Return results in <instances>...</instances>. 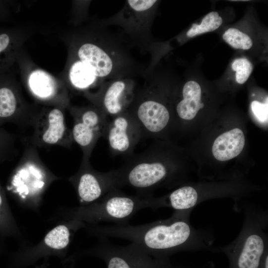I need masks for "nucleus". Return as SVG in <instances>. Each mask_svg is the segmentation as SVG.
<instances>
[{"label": "nucleus", "mask_w": 268, "mask_h": 268, "mask_svg": "<svg viewBox=\"0 0 268 268\" xmlns=\"http://www.w3.org/2000/svg\"><path fill=\"white\" fill-rule=\"evenodd\" d=\"M192 210H175L168 219L140 225H87L85 227L89 233L99 238L111 237L130 241L145 254L163 261H167L169 256L181 251L217 252V248L213 246L212 232L192 225L190 216Z\"/></svg>", "instance_id": "nucleus-1"}, {"label": "nucleus", "mask_w": 268, "mask_h": 268, "mask_svg": "<svg viewBox=\"0 0 268 268\" xmlns=\"http://www.w3.org/2000/svg\"><path fill=\"white\" fill-rule=\"evenodd\" d=\"M244 222L237 237L230 244L217 248L229 261V268H259L268 252V213L252 205L243 206Z\"/></svg>", "instance_id": "nucleus-2"}, {"label": "nucleus", "mask_w": 268, "mask_h": 268, "mask_svg": "<svg viewBox=\"0 0 268 268\" xmlns=\"http://www.w3.org/2000/svg\"><path fill=\"white\" fill-rule=\"evenodd\" d=\"M147 207L155 209V198L129 196L114 188L92 203L63 210L59 214L64 220H76L88 225L102 221L126 225L136 212Z\"/></svg>", "instance_id": "nucleus-3"}, {"label": "nucleus", "mask_w": 268, "mask_h": 268, "mask_svg": "<svg viewBox=\"0 0 268 268\" xmlns=\"http://www.w3.org/2000/svg\"><path fill=\"white\" fill-rule=\"evenodd\" d=\"M58 179L42 162L36 147L31 145L12 172L7 190L21 205L37 210L47 189Z\"/></svg>", "instance_id": "nucleus-4"}, {"label": "nucleus", "mask_w": 268, "mask_h": 268, "mask_svg": "<svg viewBox=\"0 0 268 268\" xmlns=\"http://www.w3.org/2000/svg\"><path fill=\"white\" fill-rule=\"evenodd\" d=\"M72 114L73 140L82 150V160H89L98 140L104 136L109 119L96 107L74 109Z\"/></svg>", "instance_id": "nucleus-5"}, {"label": "nucleus", "mask_w": 268, "mask_h": 268, "mask_svg": "<svg viewBox=\"0 0 268 268\" xmlns=\"http://www.w3.org/2000/svg\"><path fill=\"white\" fill-rule=\"evenodd\" d=\"M34 132L30 138L35 147L60 145L70 147L73 141L71 131L67 127L63 112L53 108L31 120Z\"/></svg>", "instance_id": "nucleus-6"}, {"label": "nucleus", "mask_w": 268, "mask_h": 268, "mask_svg": "<svg viewBox=\"0 0 268 268\" xmlns=\"http://www.w3.org/2000/svg\"><path fill=\"white\" fill-rule=\"evenodd\" d=\"M104 137L113 155H130L142 135L139 125L127 110L108 119Z\"/></svg>", "instance_id": "nucleus-7"}, {"label": "nucleus", "mask_w": 268, "mask_h": 268, "mask_svg": "<svg viewBox=\"0 0 268 268\" xmlns=\"http://www.w3.org/2000/svg\"><path fill=\"white\" fill-rule=\"evenodd\" d=\"M140 129L142 137L159 134L168 125L170 114L166 107L144 91L134 99L128 109Z\"/></svg>", "instance_id": "nucleus-8"}, {"label": "nucleus", "mask_w": 268, "mask_h": 268, "mask_svg": "<svg viewBox=\"0 0 268 268\" xmlns=\"http://www.w3.org/2000/svg\"><path fill=\"white\" fill-rule=\"evenodd\" d=\"M74 187L80 205L92 203L114 188L107 172L91 167L89 160H82L78 171L68 179Z\"/></svg>", "instance_id": "nucleus-9"}, {"label": "nucleus", "mask_w": 268, "mask_h": 268, "mask_svg": "<svg viewBox=\"0 0 268 268\" xmlns=\"http://www.w3.org/2000/svg\"><path fill=\"white\" fill-rule=\"evenodd\" d=\"M134 96L133 81L118 78L105 83L95 96L94 102L96 108L109 119L127 111Z\"/></svg>", "instance_id": "nucleus-10"}, {"label": "nucleus", "mask_w": 268, "mask_h": 268, "mask_svg": "<svg viewBox=\"0 0 268 268\" xmlns=\"http://www.w3.org/2000/svg\"><path fill=\"white\" fill-rule=\"evenodd\" d=\"M78 56L79 61L88 67L96 77H109L115 72L117 65L114 57L96 45H82L78 49Z\"/></svg>", "instance_id": "nucleus-11"}, {"label": "nucleus", "mask_w": 268, "mask_h": 268, "mask_svg": "<svg viewBox=\"0 0 268 268\" xmlns=\"http://www.w3.org/2000/svg\"><path fill=\"white\" fill-rule=\"evenodd\" d=\"M155 0H129L118 15L120 22L132 32L147 29V16L156 3Z\"/></svg>", "instance_id": "nucleus-12"}, {"label": "nucleus", "mask_w": 268, "mask_h": 268, "mask_svg": "<svg viewBox=\"0 0 268 268\" xmlns=\"http://www.w3.org/2000/svg\"><path fill=\"white\" fill-rule=\"evenodd\" d=\"M245 138L242 131L238 128L225 132L214 140L212 151L219 161H227L238 156L242 151Z\"/></svg>", "instance_id": "nucleus-13"}, {"label": "nucleus", "mask_w": 268, "mask_h": 268, "mask_svg": "<svg viewBox=\"0 0 268 268\" xmlns=\"http://www.w3.org/2000/svg\"><path fill=\"white\" fill-rule=\"evenodd\" d=\"M182 93L183 99L178 103L176 112L181 119L191 120L204 106L201 102V87L196 81H189L184 84Z\"/></svg>", "instance_id": "nucleus-14"}, {"label": "nucleus", "mask_w": 268, "mask_h": 268, "mask_svg": "<svg viewBox=\"0 0 268 268\" xmlns=\"http://www.w3.org/2000/svg\"><path fill=\"white\" fill-rule=\"evenodd\" d=\"M9 237L21 238V234L0 183V240Z\"/></svg>", "instance_id": "nucleus-15"}, {"label": "nucleus", "mask_w": 268, "mask_h": 268, "mask_svg": "<svg viewBox=\"0 0 268 268\" xmlns=\"http://www.w3.org/2000/svg\"><path fill=\"white\" fill-rule=\"evenodd\" d=\"M18 99L14 90L0 85V126L7 123H18Z\"/></svg>", "instance_id": "nucleus-16"}, {"label": "nucleus", "mask_w": 268, "mask_h": 268, "mask_svg": "<svg viewBox=\"0 0 268 268\" xmlns=\"http://www.w3.org/2000/svg\"><path fill=\"white\" fill-rule=\"evenodd\" d=\"M29 85L32 93L42 99H49L57 94V88L50 76L43 71L33 72L29 78Z\"/></svg>", "instance_id": "nucleus-17"}, {"label": "nucleus", "mask_w": 268, "mask_h": 268, "mask_svg": "<svg viewBox=\"0 0 268 268\" xmlns=\"http://www.w3.org/2000/svg\"><path fill=\"white\" fill-rule=\"evenodd\" d=\"M92 71L80 61L75 62L69 71V78L76 88L83 89L90 87L96 80Z\"/></svg>", "instance_id": "nucleus-18"}, {"label": "nucleus", "mask_w": 268, "mask_h": 268, "mask_svg": "<svg viewBox=\"0 0 268 268\" xmlns=\"http://www.w3.org/2000/svg\"><path fill=\"white\" fill-rule=\"evenodd\" d=\"M223 20L218 12L212 11L207 14L200 24H193L187 32V36L192 38L196 35L214 31L219 27Z\"/></svg>", "instance_id": "nucleus-19"}, {"label": "nucleus", "mask_w": 268, "mask_h": 268, "mask_svg": "<svg viewBox=\"0 0 268 268\" xmlns=\"http://www.w3.org/2000/svg\"><path fill=\"white\" fill-rule=\"evenodd\" d=\"M223 40L236 49L249 50L253 46V41L247 34L235 28H230L222 35Z\"/></svg>", "instance_id": "nucleus-20"}, {"label": "nucleus", "mask_w": 268, "mask_h": 268, "mask_svg": "<svg viewBox=\"0 0 268 268\" xmlns=\"http://www.w3.org/2000/svg\"><path fill=\"white\" fill-rule=\"evenodd\" d=\"M15 137L0 127V161L10 160L15 154Z\"/></svg>", "instance_id": "nucleus-21"}, {"label": "nucleus", "mask_w": 268, "mask_h": 268, "mask_svg": "<svg viewBox=\"0 0 268 268\" xmlns=\"http://www.w3.org/2000/svg\"><path fill=\"white\" fill-rule=\"evenodd\" d=\"M233 70L236 71L235 77L237 83H244L250 76L253 66L251 62L245 58L235 59L231 66Z\"/></svg>", "instance_id": "nucleus-22"}, {"label": "nucleus", "mask_w": 268, "mask_h": 268, "mask_svg": "<svg viewBox=\"0 0 268 268\" xmlns=\"http://www.w3.org/2000/svg\"><path fill=\"white\" fill-rule=\"evenodd\" d=\"M251 108L255 116L261 122L268 120V104H264L258 101H254L251 103Z\"/></svg>", "instance_id": "nucleus-23"}, {"label": "nucleus", "mask_w": 268, "mask_h": 268, "mask_svg": "<svg viewBox=\"0 0 268 268\" xmlns=\"http://www.w3.org/2000/svg\"><path fill=\"white\" fill-rule=\"evenodd\" d=\"M259 268H268V252L265 254Z\"/></svg>", "instance_id": "nucleus-24"}, {"label": "nucleus", "mask_w": 268, "mask_h": 268, "mask_svg": "<svg viewBox=\"0 0 268 268\" xmlns=\"http://www.w3.org/2000/svg\"><path fill=\"white\" fill-rule=\"evenodd\" d=\"M3 246H4V245H3V243H2V240H0V253L2 251Z\"/></svg>", "instance_id": "nucleus-25"}]
</instances>
